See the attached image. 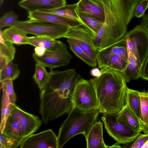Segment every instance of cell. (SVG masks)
I'll use <instances>...</instances> for the list:
<instances>
[{"label": "cell", "instance_id": "obj_1", "mask_svg": "<svg viewBox=\"0 0 148 148\" xmlns=\"http://www.w3.org/2000/svg\"><path fill=\"white\" fill-rule=\"evenodd\" d=\"M141 0H101L104 8L103 24L95 37L98 51L121 42L127 33V27L134 16L136 5Z\"/></svg>", "mask_w": 148, "mask_h": 148}, {"label": "cell", "instance_id": "obj_2", "mask_svg": "<svg viewBox=\"0 0 148 148\" xmlns=\"http://www.w3.org/2000/svg\"><path fill=\"white\" fill-rule=\"evenodd\" d=\"M99 76L90 81L96 92L99 113H118L125 103L127 87L122 73L117 71L103 68Z\"/></svg>", "mask_w": 148, "mask_h": 148}, {"label": "cell", "instance_id": "obj_3", "mask_svg": "<svg viewBox=\"0 0 148 148\" xmlns=\"http://www.w3.org/2000/svg\"><path fill=\"white\" fill-rule=\"evenodd\" d=\"M99 113L98 109L84 111L73 106L59 129L58 136V148L63 147L76 135L82 134L86 137L96 122Z\"/></svg>", "mask_w": 148, "mask_h": 148}, {"label": "cell", "instance_id": "obj_4", "mask_svg": "<svg viewBox=\"0 0 148 148\" xmlns=\"http://www.w3.org/2000/svg\"><path fill=\"white\" fill-rule=\"evenodd\" d=\"M27 34L45 36L56 39L64 37L70 27L62 25L30 19L19 21L10 26Z\"/></svg>", "mask_w": 148, "mask_h": 148}, {"label": "cell", "instance_id": "obj_5", "mask_svg": "<svg viewBox=\"0 0 148 148\" xmlns=\"http://www.w3.org/2000/svg\"><path fill=\"white\" fill-rule=\"evenodd\" d=\"M128 53L136 58L141 68L148 55V34L140 24L127 32L124 38Z\"/></svg>", "mask_w": 148, "mask_h": 148}, {"label": "cell", "instance_id": "obj_6", "mask_svg": "<svg viewBox=\"0 0 148 148\" xmlns=\"http://www.w3.org/2000/svg\"><path fill=\"white\" fill-rule=\"evenodd\" d=\"M72 98L73 106L81 110L90 111L98 109L96 92L90 80L80 79L75 86Z\"/></svg>", "mask_w": 148, "mask_h": 148}, {"label": "cell", "instance_id": "obj_7", "mask_svg": "<svg viewBox=\"0 0 148 148\" xmlns=\"http://www.w3.org/2000/svg\"><path fill=\"white\" fill-rule=\"evenodd\" d=\"M101 119L109 135L119 144L134 142L141 132L135 131L119 121L116 113L103 114Z\"/></svg>", "mask_w": 148, "mask_h": 148}, {"label": "cell", "instance_id": "obj_8", "mask_svg": "<svg viewBox=\"0 0 148 148\" xmlns=\"http://www.w3.org/2000/svg\"><path fill=\"white\" fill-rule=\"evenodd\" d=\"M32 56L37 63L49 68L50 71L57 67L68 65L72 58L66 45L59 40L53 48L46 50L43 56L38 57L34 53Z\"/></svg>", "mask_w": 148, "mask_h": 148}, {"label": "cell", "instance_id": "obj_9", "mask_svg": "<svg viewBox=\"0 0 148 148\" xmlns=\"http://www.w3.org/2000/svg\"><path fill=\"white\" fill-rule=\"evenodd\" d=\"M50 76L46 85L58 88L67 97L72 96L75 86L82 78L75 69L64 71H50Z\"/></svg>", "mask_w": 148, "mask_h": 148}, {"label": "cell", "instance_id": "obj_10", "mask_svg": "<svg viewBox=\"0 0 148 148\" xmlns=\"http://www.w3.org/2000/svg\"><path fill=\"white\" fill-rule=\"evenodd\" d=\"M82 25L69 28L64 38L74 41L81 47L95 62L97 63L95 47L92 33Z\"/></svg>", "mask_w": 148, "mask_h": 148}, {"label": "cell", "instance_id": "obj_11", "mask_svg": "<svg viewBox=\"0 0 148 148\" xmlns=\"http://www.w3.org/2000/svg\"><path fill=\"white\" fill-rule=\"evenodd\" d=\"M21 148H58V136L51 129L32 134L21 143Z\"/></svg>", "mask_w": 148, "mask_h": 148}, {"label": "cell", "instance_id": "obj_12", "mask_svg": "<svg viewBox=\"0 0 148 148\" xmlns=\"http://www.w3.org/2000/svg\"><path fill=\"white\" fill-rule=\"evenodd\" d=\"M10 115L18 121L24 139L36 132L42 124L38 116L25 111L16 105Z\"/></svg>", "mask_w": 148, "mask_h": 148}, {"label": "cell", "instance_id": "obj_13", "mask_svg": "<svg viewBox=\"0 0 148 148\" xmlns=\"http://www.w3.org/2000/svg\"><path fill=\"white\" fill-rule=\"evenodd\" d=\"M2 90L1 106L0 132H2L6 120L11 111L16 105V96L14 91L12 81L6 80L0 82Z\"/></svg>", "mask_w": 148, "mask_h": 148}, {"label": "cell", "instance_id": "obj_14", "mask_svg": "<svg viewBox=\"0 0 148 148\" xmlns=\"http://www.w3.org/2000/svg\"><path fill=\"white\" fill-rule=\"evenodd\" d=\"M114 55H118L128 60L127 49L124 40L117 44L97 51L96 57L98 68L101 69L105 67L110 58Z\"/></svg>", "mask_w": 148, "mask_h": 148}, {"label": "cell", "instance_id": "obj_15", "mask_svg": "<svg viewBox=\"0 0 148 148\" xmlns=\"http://www.w3.org/2000/svg\"><path fill=\"white\" fill-rule=\"evenodd\" d=\"M18 4L28 12L53 10L66 5V0H22Z\"/></svg>", "mask_w": 148, "mask_h": 148}, {"label": "cell", "instance_id": "obj_16", "mask_svg": "<svg viewBox=\"0 0 148 148\" xmlns=\"http://www.w3.org/2000/svg\"><path fill=\"white\" fill-rule=\"evenodd\" d=\"M28 17L31 19L64 25L70 27L82 25L79 21L55 14L39 11L28 12Z\"/></svg>", "mask_w": 148, "mask_h": 148}, {"label": "cell", "instance_id": "obj_17", "mask_svg": "<svg viewBox=\"0 0 148 148\" xmlns=\"http://www.w3.org/2000/svg\"><path fill=\"white\" fill-rule=\"evenodd\" d=\"M87 148H121L118 145L107 146L105 143L103 137V123L96 122L85 137Z\"/></svg>", "mask_w": 148, "mask_h": 148}, {"label": "cell", "instance_id": "obj_18", "mask_svg": "<svg viewBox=\"0 0 148 148\" xmlns=\"http://www.w3.org/2000/svg\"><path fill=\"white\" fill-rule=\"evenodd\" d=\"M77 3L76 11L88 14L104 22V12L101 1L79 0Z\"/></svg>", "mask_w": 148, "mask_h": 148}, {"label": "cell", "instance_id": "obj_19", "mask_svg": "<svg viewBox=\"0 0 148 148\" xmlns=\"http://www.w3.org/2000/svg\"><path fill=\"white\" fill-rule=\"evenodd\" d=\"M117 119L120 122L136 131L143 130L139 119L126 104L116 113Z\"/></svg>", "mask_w": 148, "mask_h": 148}, {"label": "cell", "instance_id": "obj_20", "mask_svg": "<svg viewBox=\"0 0 148 148\" xmlns=\"http://www.w3.org/2000/svg\"><path fill=\"white\" fill-rule=\"evenodd\" d=\"M16 49L13 44L4 38L3 31L0 30V66H4L14 59Z\"/></svg>", "mask_w": 148, "mask_h": 148}, {"label": "cell", "instance_id": "obj_21", "mask_svg": "<svg viewBox=\"0 0 148 148\" xmlns=\"http://www.w3.org/2000/svg\"><path fill=\"white\" fill-rule=\"evenodd\" d=\"M127 63L125 71L122 73L126 82L140 77L141 68L136 58L131 53H128Z\"/></svg>", "mask_w": 148, "mask_h": 148}, {"label": "cell", "instance_id": "obj_22", "mask_svg": "<svg viewBox=\"0 0 148 148\" xmlns=\"http://www.w3.org/2000/svg\"><path fill=\"white\" fill-rule=\"evenodd\" d=\"M2 132L21 143L24 139L18 121L10 114L6 120Z\"/></svg>", "mask_w": 148, "mask_h": 148}, {"label": "cell", "instance_id": "obj_23", "mask_svg": "<svg viewBox=\"0 0 148 148\" xmlns=\"http://www.w3.org/2000/svg\"><path fill=\"white\" fill-rule=\"evenodd\" d=\"M4 38L18 45L29 44L27 34L23 31L12 27L3 31Z\"/></svg>", "mask_w": 148, "mask_h": 148}, {"label": "cell", "instance_id": "obj_24", "mask_svg": "<svg viewBox=\"0 0 148 148\" xmlns=\"http://www.w3.org/2000/svg\"><path fill=\"white\" fill-rule=\"evenodd\" d=\"M82 26L91 32L95 36L101 28L103 21L88 14L76 11Z\"/></svg>", "mask_w": 148, "mask_h": 148}, {"label": "cell", "instance_id": "obj_25", "mask_svg": "<svg viewBox=\"0 0 148 148\" xmlns=\"http://www.w3.org/2000/svg\"><path fill=\"white\" fill-rule=\"evenodd\" d=\"M139 91L127 87L125 104L139 119L140 117V100Z\"/></svg>", "mask_w": 148, "mask_h": 148}, {"label": "cell", "instance_id": "obj_26", "mask_svg": "<svg viewBox=\"0 0 148 148\" xmlns=\"http://www.w3.org/2000/svg\"><path fill=\"white\" fill-rule=\"evenodd\" d=\"M50 76V72H47L46 66L36 62L33 78L38 85L40 91L45 88L49 80Z\"/></svg>", "mask_w": 148, "mask_h": 148}, {"label": "cell", "instance_id": "obj_27", "mask_svg": "<svg viewBox=\"0 0 148 148\" xmlns=\"http://www.w3.org/2000/svg\"><path fill=\"white\" fill-rule=\"evenodd\" d=\"M77 5V3L66 5L62 7L53 10L38 11L55 14L81 22L76 12Z\"/></svg>", "mask_w": 148, "mask_h": 148}, {"label": "cell", "instance_id": "obj_28", "mask_svg": "<svg viewBox=\"0 0 148 148\" xmlns=\"http://www.w3.org/2000/svg\"><path fill=\"white\" fill-rule=\"evenodd\" d=\"M67 41L70 49L77 57L90 66L95 67L97 66V63L95 62L78 44L70 39L67 38Z\"/></svg>", "mask_w": 148, "mask_h": 148}, {"label": "cell", "instance_id": "obj_29", "mask_svg": "<svg viewBox=\"0 0 148 148\" xmlns=\"http://www.w3.org/2000/svg\"><path fill=\"white\" fill-rule=\"evenodd\" d=\"M20 72L17 64L12 61L8 62L0 70V82L6 80H14L18 77Z\"/></svg>", "mask_w": 148, "mask_h": 148}, {"label": "cell", "instance_id": "obj_30", "mask_svg": "<svg viewBox=\"0 0 148 148\" xmlns=\"http://www.w3.org/2000/svg\"><path fill=\"white\" fill-rule=\"evenodd\" d=\"M29 44L37 47L44 48L46 50L53 48L56 44L58 40L50 38L41 36H35L28 37Z\"/></svg>", "mask_w": 148, "mask_h": 148}, {"label": "cell", "instance_id": "obj_31", "mask_svg": "<svg viewBox=\"0 0 148 148\" xmlns=\"http://www.w3.org/2000/svg\"><path fill=\"white\" fill-rule=\"evenodd\" d=\"M140 100V121L143 128L148 124V90L139 91Z\"/></svg>", "mask_w": 148, "mask_h": 148}, {"label": "cell", "instance_id": "obj_32", "mask_svg": "<svg viewBox=\"0 0 148 148\" xmlns=\"http://www.w3.org/2000/svg\"><path fill=\"white\" fill-rule=\"evenodd\" d=\"M127 63V61L118 55H114L110 58L103 68L114 70L122 73L125 71Z\"/></svg>", "mask_w": 148, "mask_h": 148}, {"label": "cell", "instance_id": "obj_33", "mask_svg": "<svg viewBox=\"0 0 148 148\" xmlns=\"http://www.w3.org/2000/svg\"><path fill=\"white\" fill-rule=\"evenodd\" d=\"M21 142L3 132L0 133V148H16Z\"/></svg>", "mask_w": 148, "mask_h": 148}, {"label": "cell", "instance_id": "obj_34", "mask_svg": "<svg viewBox=\"0 0 148 148\" xmlns=\"http://www.w3.org/2000/svg\"><path fill=\"white\" fill-rule=\"evenodd\" d=\"M18 16L13 12L5 13L0 19V29L7 26L10 27L18 21Z\"/></svg>", "mask_w": 148, "mask_h": 148}, {"label": "cell", "instance_id": "obj_35", "mask_svg": "<svg viewBox=\"0 0 148 148\" xmlns=\"http://www.w3.org/2000/svg\"><path fill=\"white\" fill-rule=\"evenodd\" d=\"M148 8V0H141L135 8L134 16L138 18L143 17Z\"/></svg>", "mask_w": 148, "mask_h": 148}, {"label": "cell", "instance_id": "obj_36", "mask_svg": "<svg viewBox=\"0 0 148 148\" xmlns=\"http://www.w3.org/2000/svg\"><path fill=\"white\" fill-rule=\"evenodd\" d=\"M148 140V134H139L133 143L130 146V148H142L143 146Z\"/></svg>", "mask_w": 148, "mask_h": 148}, {"label": "cell", "instance_id": "obj_37", "mask_svg": "<svg viewBox=\"0 0 148 148\" xmlns=\"http://www.w3.org/2000/svg\"><path fill=\"white\" fill-rule=\"evenodd\" d=\"M140 77L148 81V55L142 67Z\"/></svg>", "mask_w": 148, "mask_h": 148}, {"label": "cell", "instance_id": "obj_38", "mask_svg": "<svg viewBox=\"0 0 148 148\" xmlns=\"http://www.w3.org/2000/svg\"><path fill=\"white\" fill-rule=\"evenodd\" d=\"M140 24L148 34V14H145L143 16L140 22Z\"/></svg>", "mask_w": 148, "mask_h": 148}, {"label": "cell", "instance_id": "obj_39", "mask_svg": "<svg viewBox=\"0 0 148 148\" xmlns=\"http://www.w3.org/2000/svg\"><path fill=\"white\" fill-rule=\"evenodd\" d=\"M34 53L38 57H41L43 56L46 49L44 48L41 47H36L34 49Z\"/></svg>", "mask_w": 148, "mask_h": 148}, {"label": "cell", "instance_id": "obj_40", "mask_svg": "<svg viewBox=\"0 0 148 148\" xmlns=\"http://www.w3.org/2000/svg\"><path fill=\"white\" fill-rule=\"evenodd\" d=\"M90 73L91 75L95 77H98L101 74L100 70L97 68L92 69L90 71Z\"/></svg>", "mask_w": 148, "mask_h": 148}, {"label": "cell", "instance_id": "obj_41", "mask_svg": "<svg viewBox=\"0 0 148 148\" xmlns=\"http://www.w3.org/2000/svg\"><path fill=\"white\" fill-rule=\"evenodd\" d=\"M142 131L145 134H148V124L146 126L143 128Z\"/></svg>", "mask_w": 148, "mask_h": 148}, {"label": "cell", "instance_id": "obj_42", "mask_svg": "<svg viewBox=\"0 0 148 148\" xmlns=\"http://www.w3.org/2000/svg\"><path fill=\"white\" fill-rule=\"evenodd\" d=\"M148 148V140L145 143L143 146L142 148Z\"/></svg>", "mask_w": 148, "mask_h": 148}, {"label": "cell", "instance_id": "obj_43", "mask_svg": "<svg viewBox=\"0 0 148 148\" xmlns=\"http://www.w3.org/2000/svg\"><path fill=\"white\" fill-rule=\"evenodd\" d=\"M95 0L97 1H101V0Z\"/></svg>", "mask_w": 148, "mask_h": 148}]
</instances>
